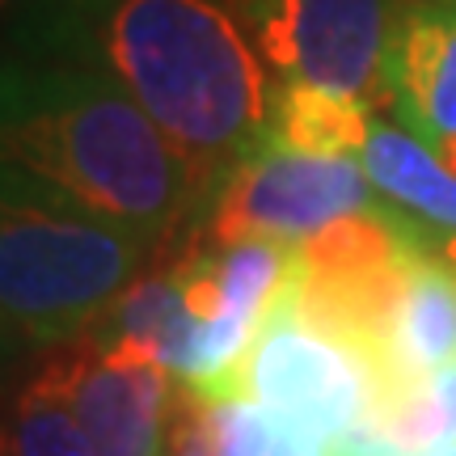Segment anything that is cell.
Masks as SVG:
<instances>
[{
  "instance_id": "obj_14",
  "label": "cell",
  "mask_w": 456,
  "mask_h": 456,
  "mask_svg": "<svg viewBox=\"0 0 456 456\" xmlns=\"http://www.w3.org/2000/svg\"><path fill=\"white\" fill-rule=\"evenodd\" d=\"M376 419L397 456L456 448V359L419 380L402 397L376 406Z\"/></svg>"
},
{
  "instance_id": "obj_2",
  "label": "cell",
  "mask_w": 456,
  "mask_h": 456,
  "mask_svg": "<svg viewBox=\"0 0 456 456\" xmlns=\"http://www.w3.org/2000/svg\"><path fill=\"white\" fill-rule=\"evenodd\" d=\"M106 60L203 182L262 144L266 72L241 21L216 0H114Z\"/></svg>"
},
{
  "instance_id": "obj_1",
  "label": "cell",
  "mask_w": 456,
  "mask_h": 456,
  "mask_svg": "<svg viewBox=\"0 0 456 456\" xmlns=\"http://www.w3.org/2000/svg\"><path fill=\"white\" fill-rule=\"evenodd\" d=\"M4 161L148 237L208 186L118 77L77 68L4 81Z\"/></svg>"
},
{
  "instance_id": "obj_11",
  "label": "cell",
  "mask_w": 456,
  "mask_h": 456,
  "mask_svg": "<svg viewBox=\"0 0 456 456\" xmlns=\"http://www.w3.org/2000/svg\"><path fill=\"white\" fill-rule=\"evenodd\" d=\"M199 330H203V322L186 305L178 271L131 283L127 296L110 309V342L135 346L140 355L169 368L178 380H191Z\"/></svg>"
},
{
  "instance_id": "obj_9",
  "label": "cell",
  "mask_w": 456,
  "mask_h": 456,
  "mask_svg": "<svg viewBox=\"0 0 456 456\" xmlns=\"http://www.w3.org/2000/svg\"><path fill=\"white\" fill-rule=\"evenodd\" d=\"M372 351L385 380V402L456 359V266L444 254L419 249L410 258Z\"/></svg>"
},
{
  "instance_id": "obj_10",
  "label": "cell",
  "mask_w": 456,
  "mask_h": 456,
  "mask_svg": "<svg viewBox=\"0 0 456 456\" xmlns=\"http://www.w3.org/2000/svg\"><path fill=\"white\" fill-rule=\"evenodd\" d=\"M359 161L376 195L397 216H406L419 228L456 237V174L414 131L372 118Z\"/></svg>"
},
{
  "instance_id": "obj_15",
  "label": "cell",
  "mask_w": 456,
  "mask_h": 456,
  "mask_svg": "<svg viewBox=\"0 0 456 456\" xmlns=\"http://www.w3.org/2000/svg\"><path fill=\"white\" fill-rule=\"evenodd\" d=\"M161 456H228L224 448H220V440H216L212 423H208L203 397H199L191 385H186V397L178 393V402H174Z\"/></svg>"
},
{
  "instance_id": "obj_8",
  "label": "cell",
  "mask_w": 456,
  "mask_h": 456,
  "mask_svg": "<svg viewBox=\"0 0 456 456\" xmlns=\"http://www.w3.org/2000/svg\"><path fill=\"white\" fill-rule=\"evenodd\" d=\"M385 89L431 152L456 144V0H414L397 13Z\"/></svg>"
},
{
  "instance_id": "obj_6",
  "label": "cell",
  "mask_w": 456,
  "mask_h": 456,
  "mask_svg": "<svg viewBox=\"0 0 456 456\" xmlns=\"http://www.w3.org/2000/svg\"><path fill=\"white\" fill-rule=\"evenodd\" d=\"M241 17L262 60L288 85L326 89L363 106L389 98L393 0H245Z\"/></svg>"
},
{
  "instance_id": "obj_16",
  "label": "cell",
  "mask_w": 456,
  "mask_h": 456,
  "mask_svg": "<svg viewBox=\"0 0 456 456\" xmlns=\"http://www.w3.org/2000/svg\"><path fill=\"white\" fill-rule=\"evenodd\" d=\"M419 456H456V448H436V452H419Z\"/></svg>"
},
{
  "instance_id": "obj_3",
  "label": "cell",
  "mask_w": 456,
  "mask_h": 456,
  "mask_svg": "<svg viewBox=\"0 0 456 456\" xmlns=\"http://www.w3.org/2000/svg\"><path fill=\"white\" fill-rule=\"evenodd\" d=\"M152 241L157 237L4 161L0 300L9 326L26 338L64 342L114 309Z\"/></svg>"
},
{
  "instance_id": "obj_5",
  "label": "cell",
  "mask_w": 456,
  "mask_h": 456,
  "mask_svg": "<svg viewBox=\"0 0 456 456\" xmlns=\"http://www.w3.org/2000/svg\"><path fill=\"white\" fill-rule=\"evenodd\" d=\"M359 157H322L258 144L237 169H228L216 195L212 237L220 245L279 241L305 245L346 216L385 212Z\"/></svg>"
},
{
  "instance_id": "obj_12",
  "label": "cell",
  "mask_w": 456,
  "mask_h": 456,
  "mask_svg": "<svg viewBox=\"0 0 456 456\" xmlns=\"http://www.w3.org/2000/svg\"><path fill=\"white\" fill-rule=\"evenodd\" d=\"M368 127H372V106L309 85H283V94L271 102V123L262 144L322 152V157H359Z\"/></svg>"
},
{
  "instance_id": "obj_7",
  "label": "cell",
  "mask_w": 456,
  "mask_h": 456,
  "mask_svg": "<svg viewBox=\"0 0 456 456\" xmlns=\"http://www.w3.org/2000/svg\"><path fill=\"white\" fill-rule=\"evenodd\" d=\"M72 406L94 456H161L178 402L174 372L123 342H102L68 363Z\"/></svg>"
},
{
  "instance_id": "obj_13",
  "label": "cell",
  "mask_w": 456,
  "mask_h": 456,
  "mask_svg": "<svg viewBox=\"0 0 456 456\" xmlns=\"http://www.w3.org/2000/svg\"><path fill=\"white\" fill-rule=\"evenodd\" d=\"M9 456H94L77 406H72L68 363H51L21 393Z\"/></svg>"
},
{
  "instance_id": "obj_4",
  "label": "cell",
  "mask_w": 456,
  "mask_h": 456,
  "mask_svg": "<svg viewBox=\"0 0 456 456\" xmlns=\"http://www.w3.org/2000/svg\"><path fill=\"white\" fill-rule=\"evenodd\" d=\"M195 393L203 402L249 397L279 427L334 452L342 436L385 402V380L372 351L346 338L342 330L317 322L300 305L296 279L288 275L249 351Z\"/></svg>"
}]
</instances>
